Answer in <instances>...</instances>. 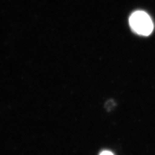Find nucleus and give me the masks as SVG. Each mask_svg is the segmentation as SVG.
<instances>
[{
    "mask_svg": "<svg viewBox=\"0 0 155 155\" xmlns=\"http://www.w3.org/2000/svg\"><path fill=\"white\" fill-rule=\"evenodd\" d=\"M100 155H114L109 150H103L100 153Z\"/></svg>",
    "mask_w": 155,
    "mask_h": 155,
    "instance_id": "nucleus-3",
    "label": "nucleus"
},
{
    "mask_svg": "<svg viewBox=\"0 0 155 155\" xmlns=\"http://www.w3.org/2000/svg\"><path fill=\"white\" fill-rule=\"evenodd\" d=\"M115 105V102L113 100H109L105 104V108L107 110H111Z\"/></svg>",
    "mask_w": 155,
    "mask_h": 155,
    "instance_id": "nucleus-2",
    "label": "nucleus"
},
{
    "mask_svg": "<svg viewBox=\"0 0 155 155\" xmlns=\"http://www.w3.org/2000/svg\"><path fill=\"white\" fill-rule=\"evenodd\" d=\"M129 24L133 31L140 35L148 36L153 29L152 20L145 12H134L130 17Z\"/></svg>",
    "mask_w": 155,
    "mask_h": 155,
    "instance_id": "nucleus-1",
    "label": "nucleus"
}]
</instances>
